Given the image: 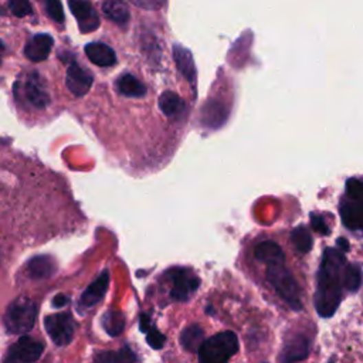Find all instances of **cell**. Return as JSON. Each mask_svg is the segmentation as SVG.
I'll return each instance as SVG.
<instances>
[{"instance_id": "cell-1", "label": "cell", "mask_w": 363, "mask_h": 363, "mask_svg": "<svg viewBox=\"0 0 363 363\" xmlns=\"http://www.w3.org/2000/svg\"><path fill=\"white\" fill-rule=\"evenodd\" d=\"M346 264L342 250L332 247L325 250L320 271H318L315 292V308L322 318H331L342 301L344 268Z\"/></svg>"}, {"instance_id": "cell-2", "label": "cell", "mask_w": 363, "mask_h": 363, "mask_svg": "<svg viewBox=\"0 0 363 363\" xmlns=\"http://www.w3.org/2000/svg\"><path fill=\"white\" fill-rule=\"evenodd\" d=\"M267 280L276 289L281 300L294 311L302 309L301 288L292 276L291 270L285 265V261H276L267 264Z\"/></svg>"}, {"instance_id": "cell-3", "label": "cell", "mask_w": 363, "mask_h": 363, "mask_svg": "<svg viewBox=\"0 0 363 363\" xmlns=\"http://www.w3.org/2000/svg\"><path fill=\"white\" fill-rule=\"evenodd\" d=\"M239 351V338L234 332L226 331L204 339L199 351L201 363H224L232 359Z\"/></svg>"}, {"instance_id": "cell-4", "label": "cell", "mask_w": 363, "mask_h": 363, "mask_svg": "<svg viewBox=\"0 0 363 363\" xmlns=\"http://www.w3.org/2000/svg\"><path fill=\"white\" fill-rule=\"evenodd\" d=\"M36 318H37L36 304L26 297H20L8 307V311L5 314V324L10 333L20 335L33 329L36 324Z\"/></svg>"}, {"instance_id": "cell-5", "label": "cell", "mask_w": 363, "mask_h": 363, "mask_svg": "<svg viewBox=\"0 0 363 363\" xmlns=\"http://www.w3.org/2000/svg\"><path fill=\"white\" fill-rule=\"evenodd\" d=\"M168 278L172 281L170 298L179 302L188 301L199 288L200 280L188 268H172L168 271Z\"/></svg>"}, {"instance_id": "cell-6", "label": "cell", "mask_w": 363, "mask_h": 363, "mask_svg": "<svg viewBox=\"0 0 363 363\" xmlns=\"http://www.w3.org/2000/svg\"><path fill=\"white\" fill-rule=\"evenodd\" d=\"M45 331L57 346L68 345L74 338V321L70 314H54L49 315L44 321Z\"/></svg>"}, {"instance_id": "cell-7", "label": "cell", "mask_w": 363, "mask_h": 363, "mask_svg": "<svg viewBox=\"0 0 363 363\" xmlns=\"http://www.w3.org/2000/svg\"><path fill=\"white\" fill-rule=\"evenodd\" d=\"M68 8L74 14L81 33L96 32L100 28V16L88 0H68Z\"/></svg>"}, {"instance_id": "cell-8", "label": "cell", "mask_w": 363, "mask_h": 363, "mask_svg": "<svg viewBox=\"0 0 363 363\" xmlns=\"http://www.w3.org/2000/svg\"><path fill=\"white\" fill-rule=\"evenodd\" d=\"M44 345L30 336H21L6 356V362H36L43 355Z\"/></svg>"}, {"instance_id": "cell-9", "label": "cell", "mask_w": 363, "mask_h": 363, "mask_svg": "<svg viewBox=\"0 0 363 363\" xmlns=\"http://www.w3.org/2000/svg\"><path fill=\"white\" fill-rule=\"evenodd\" d=\"M93 76L88 73L84 67L77 63H72L67 70V88L72 91L76 97L85 96L91 85H93Z\"/></svg>"}, {"instance_id": "cell-10", "label": "cell", "mask_w": 363, "mask_h": 363, "mask_svg": "<svg viewBox=\"0 0 363 363\" xmlns=\"http://www.w3.org/2000/svg\"><path fill=\"white\" fill-rule=\"evenodd\" d=\"M229 113L230 109L223 101L209 100L201 108L200 122L210 129H217L229 118Z\"/></svg>"}, {"instance_id": "cell-11", "label": "cell", "mask_w": 363, "mask_h": 363, "mask_svg": "<svg viewBox=\"0 0 363 363\" xmlns=\"http://www.w3.org/2000/svg\"><path fill=\"white\" fill-rule=\"evenodd\" d=\"M340 220L346 229L352 232H363V203L353 199L342 200L339 206Z\"/></svg>"}, {"instance_id": "cell-12", "label": "cell", "mask_w": 363, "mask_h": 363, "mask_svg": "<svg viewBox=\"0 0 363 363\" xmlns=\"http://www.w3.org/2000/svg\"><path fill=\"white\" fill-rule=\"evenodd\" d=\"M21 94L25 96V98L32 107L37 109L45 108L50 102V98L47 93H45V89L43 88L38 76L36 73L30 74L29 78L21 84Z\"/></svg>"}, {"instance_id": "cell-13", "label": "cell", "mask_w": 363, "mask_h": 363, "mask_svg": "<svg viewBox=\"0 0 363 363\" xmlns=\"http://www.w3.org/2000/svg\"><path fill=\"white\" fill-rule=\"evenodd\" d=\"M309 348L311 342L305 335H295L285 342L280 360L284 363L304 360L309 355Z\"/></svg>"}, {"instance_id": "cell-14", "label": "cell", "mask_w": 363, "mask_h": 363, "mask_svg": "<svg viewBox=\"0 0 363 363\" xmlns=\"http://www.w3.org/2000/svg\"><path fill=\"white\" fill-rule=\"evenodd\" d=\"M53 49V37L49 34H37L29 40L25 47V54L29 60L38 63L49 57Z\"/></svg>"}, {"instance_id": "cell-15", "label": "cell", "mask_w": 363, "mask_h": 363, "mask_svg": "<svg viewBox=\"0 0 363 363\" xmlns=\"http://www.w3.org/2000/svg\"><path fill=\"white\" fill-rule=\"evenodd\" d=\"M85 54L91 63L98 67H111L117 63V54L104 43H89L85 45Z\"/></svg>"}, {"instance_id": "cell-16", "label": "cell", "mask_w": 363, "mask_h": 363, "mask_svg": "<svg viewBox=\"0 0 363 363\" xmlns=\"http://www.w3.org/2000/svg\"><path fill=\"white\" fill-rule=\"evenodd\" d=\"M173 57H175L176 65L179 68V72L182 73V76H184L195 87L197 74H196V65H195L192 53L188 49L176 44L173 47Z\"/></svg>"}, {"instance_id": "cell-17", "label": "cell", "mask_w": 363, "mask_h": 363, "mask_svg": "<svg viewBox=\"0 0 363 363\" xmlns=\"http://www.w3.org/2000/svg\"><path fill=\"white\" fill-rule=\"evenodd\" d=\"M108 285H109V274L108 271H104L102 274L84 291L81 297V305L94 307L96 304H98L104 298Z\"/></svg>"}, {"instance_id": "cell-18", "label": "cell", "mask_w": 363, "mask_h": 363, "mask_svg": "<svg viewBox=\"0 0 363 363\" xmlns=\"http://www.w3.org/2000/svg\"><path fill=\"white\" fill-rule=\"evenodd\" d=\"M57 271V264L53 257L37 256L30 260L28 265V272L33 280H44L54 276Z\"/></svg>"}, {"instance_id": "cell-19", "label": "cell", "mask_w": 363, "mask_h": 363, "mask_svg": "<svg viewBox=\"0 0 363 363\" xmlns=\"http://www.w3.org/2000/svg\"><path fill=\"white\" fill-rule=\"evenodd\" d=\"M254 256L258 261L270 264L276 261H285V254L283 248L274 241H261L256 245Z\"/></svg>"}, {"instance_id": "cell-20", "label": "cell", "mask_w": 363, "mask_h": 363, "mask_svg": "<svg viewBox=\"0 0 363 363\" xmlns=\"http://www.w3.org/2000/svg\"><path fill=\"white\" fill-rule=\"evenodd\" d=\"M159 108L169 118L180 117L185 112V102L177 94L172 91H165V93L159 97Z\"/></svg>"}, {"instance_id": "cell-21", "label": "cell", "mask_w": 363, "mask_h": 363, "mask_svg": "<svg viewBox=\"0 0 363 363\" xmlns=\"http://www.w3.org/2000/svg\"><path fill=\"white\" fill-rule=\"evenodd\" d=\"M203 340H204V332L196 324L186 327L180 333L182 348H184L186 352H190V353H196L199 351Z\"/></svg>"}, {"instance_id": "cell-22", "label": "cell", "mask_w": 363, "mask_h": 363, "mask_svg": "<svg viewBox=\"0 0 363 363\" xmlns=\"http://www.w3.org/2000/svg\"><path fill=\"white\" fill-rule=\"evenodd\" d=\"M117 87L120 93L125 97L141 98L146 94V87L132 74L121 76L117 81Z\"/></svg>"}, {"instance_id": "cell-23", "label": "cell", "mask_w": 363, "mask_h": 363, "mask_svg": "<svg viewBox=\"0 0 363 363\" xmlns=\"http://www.w3.org/2000/svg\"><path fill=\"white\" fill-rule=\"evenodd\" d=\"M104 13L118 25H125L129 20V9L122 0H107L102 6Z\"/></svg>"}, {"instance_id": "cell-24", "label": "cell", "mask_w": 363, "mask_h": 363, "mask_svg": "<svg viewBox=\"0 0 363 363\" xmlns=\"http://www.w3.org/2000/svg\"><path fill=\"white\" fill-rule=\"evenodd\" d=\"M102 327L111 336H118L125 329V316L120 311H108L102 316Z\"/></svg>"}, {"instance_id": "cell-25", "label": "cell", "mask_w": 363, "mask_h": 363, "mask_svg": "<svg viewBox=\"0 0 363 363\" xmlns=\"http://www.w3.org/2000/svg\"><path fill=\"white\" fill-rule=\"evenodd\" d=\"M291 243L295 247V250L301 254L309 253V250L312 248L314 244L309 230L304 226L295 227V229L291 232Z\"/></svg>"}, {"instance_id": "cell-26", "label": "cell", "mask_w": 363, "mask_h": 363, "mask_svg": "<svg viewBox=\"0 0 363 363\" xmlns=\"http://www.w3.org/2000/svg\"><path fill=\"white\" fill-rule=\"evenodd\" d=\"M362 267L359 264L351 263L344 268V288L351 292H356L362 285Z\"/></svg>"}, {"instance_id": "cell-27", "label": "cell", "mask_w": 363, "mask_h": 363, "mask_svg": "<svg viewBox=\"0 0 363 363\" xmlns=\"http://www.w3.org/2000/svg\"><path fill=\"white\" fill-rule=\"evenodd\" d=\"M97 360H102V362H135L138 360V358H136L133 355V352L128 348L120 351V352H105V353H101Z\"/></svg>"}, {"instance_id": "cell-28", "label": "cell", "mask_w": 363, "mask_h": 363, "mask_svg": "<svg viewBox=\"0 0 363 363\" xmlns=\"http://www.w3.org/2000/svg\"><path fill=\"white\" fill-rule=\"evenodd\" d=\"M346 193L348 197L363 203V179L362 177H351L346 182Z\"/></svg>"}, {"instance_id": "cell-29", "label": "cell", "mask_w": 363, "mask_h": 363, "mask_svg": "<svg viewBox=\"0 0 363 363\" xmlns=\"http://www.w3.org/2000/svg\"><path fill=\"white\" fill-rule=\"evenodd\" d=\"M9 9L17 17H26L33 12L29 0H9Z\"/></svg>"}, {"instance_id": "cell-30", "label": "cell", "mask_w": 363, "mask_h": 363, "mask_svg": "<svg viewBox=\"0 0 363 363\" xmlns=\"http://www.w3.org/2000/svg\"><path fill=\"white\" fill-rule=\"evenodd\" d=\"M45 9H47L49 16L54 21H57V23H63L64 21V10H63L60 0H47V5H45Z\"/></svg>"}, {"instance_id": "cell-31", "label": "cell", "mask_w": 363, "mask_h": 363, "mask_svg": "<svg viewBox=\"0 0 363 363\" xmlns=\"http://www.w3.org/2000/svg\"><path fill=\"white\" fill-rule=\"evenodd\" d=\"M146 340L151 348L153 349H162L165 342H166V338L165 335H162L159 331H156L155 328H151L148 332H146Z\"/></svg>"}, {"instance_id": "cell-32", "label": "cell", "mask_w": 363, "mask_h": 363, "mask_svg": "<svg viewBox=\"0 0 363 363\" xmlns=\"http://www.w3.org/2000/svg\"><path fill=\"white\" fill-rule=\"evenodd\" d=\"M311 226H312V230L316 233H320V234L328 236L331 233L329 227L325 223V219L320 214H316V213L311 214Z\"/></svg>"}, {"instance_id": "cell-33", "label": "cell", "mask_w": 363, "mask_h": 363, "mask_svg": "<svg viewBox=\"0 0 363 363\" xmlns=\"http://www.w3.org/2000/svg\"><path fill=\"white\" fill-rule=\"evenodd\" d=\"M129 2H132L133 5L140 6V8L153 10V9L161 8L164 5L165 0H129Z\"/></svg>"}, {"instance_id": "cell-34", "label": "cell", "mask_w": 363, "mask_h": 363, "mask_svg": "<svg viewBox=\"0 0 363 363\" xmlns=\"http://www.w3.org/2000/svg\"><path fill=\"white\" fill-rule=\"evenodd\" d=\"M140 328L142 332H148L151 329V321H149V316L146 314L141 315V322H140Z\"/></svg>"}, {"instance_id": "cell-35", "label": "cell", "mask_w": 363, "mask_h": 363, "mask_svg": "<svg viewBox=\"0 0 363 363\" xmlns=\"http://www.w3.org/2000/svg\"><path fill=\"white\" fill-rule=\"evenodd\" d=\"M65 304H68V298L65 297V295H57V297L53 300V305L56 308H61L64 307Z\"/></svg>"}, {"instance_id": "cell-36", "label": "cell", "mask_w": 363, "mask_h": 363, "mask_svg": "<svg viewBox=\"0 0 363 363\" xmlns=\"http://www.w3.org/2000/svg\"><path fill=\"white\" fill-rule=\"evenodd\" d=\"M338 245L340 247L339 250H342V252H348V248H349V243L346 241V239L340 237V239L338 240Z\"/></svg>"}, {"instance_id": "cell-37", "label": "cell", "mask_w": 363, "mask_h": 363, "mask_svg": "<svg viewBox=\"0 0 363 363\" xmlns=\"http://www.w3.org/2000/svg\"><path fill=\"white\" fill-rule=\"evenodd\" d=\"M0 50H3V44H2V41H0Z\"/></svg>"}]
</instances>
